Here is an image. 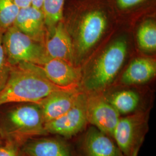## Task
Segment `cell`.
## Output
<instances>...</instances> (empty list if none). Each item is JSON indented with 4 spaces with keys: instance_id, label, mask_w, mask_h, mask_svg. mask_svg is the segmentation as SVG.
Instances as JSON below:
<instances>
[{
    "instance_id": "obj_10",
    "label": "cell",
    "mask_w": 156,
    "mask_h": 156,
    "mask_svg": "<svg viewBox=\"0 0 156 156\" xmlns=\"http://www.w3.org/2000/svg\"><path fill=\"white\" fill-rule=\"evenodd\" d=\"M107 26L105 16L101 12L95 11L83 17L79 31L78 49L83 54L91 49L100 40Z\"/></svg>"
},
{
    "instance_id": "obj_14",
    "label": "cell",
    "mask_w": 156,
    "mask_h": 156,
    "mask_svg": "<svg viewBox=\"0 0 156 156\" xmlns=\"http://www.w3.org/2000/svg\"><path fill=\"white\" fill-rule=\"evenodd\" d=\"M45 49L49 58L71 62L73 48L71 39L62 22L58 23L49 31L46 39Z\"/></svg>"
},
{
    "instance_id": "obj_16",
    "label": "cell",
    "mask_w": 156,
    "mask_h": 156,
    "mask_svg": "<svg viewBox=\"0 0 156 156\" xmlns=\"http://www.w3.org/2000/svg\"><path fill=\"white\" fill-rule=\"evenodd\" d=\"M106 98L120 115H128L136 111L140 103V95L131 90L116 91Z\"/></svg>"
},
{
    "instance_id": "obj_1",
    "label": "cell",
    "mask_w": 156,
    "mask_h": 156,
    "mask_svg": "<svg viewBox=\"0 0 156 156\" xmlns=\"http://www.w3.org/2000/svg\"><path fill=\"white\" fill-rule=\"evenodd\" d=\"M67 89H74L62 87L53 83L46 78L41 66L19 63L11 67L9 78L0 91V106L17 103L39 104L51 93Z\"/></svg>"
},
{
    "instance_id": "obj_15",
    "label": "cell",
    "mask_w": 156,
    "mask_h": 156,
    "mask_svg": "<svg viewBox=\"0 0 156 156\" xmlns=\"http://www.w3.org/2000/svg\"><path fill=\"white\" fill-rule=\"evenodd\" d=\"M156 73L154 60L146 58H136L123 73L122 82L128 85L145 83L153 78Z\"/></svg>"
},
{
    "instance_id": "obj_25",
    "label": "cell",
    "mask_w": 156,
    "mask_h": 156,
    "mask_svg": "<svg viewBox=\"0 0 156 156\" xmlns=\"http://www.w3.org/2000/svg\"><path fill=\"white\" fill-rule=\"evenodd\" d=\"M3 143H4V142H3V140H2L1 136V135H0V146L2 145V144H3Z\"/></svg>"
},
{
    "instance_id": "obj_4",
    "label": "cell",
    "mask_w": 156,
    "mask_h": 156,
    "mask_svg": "<svg viewBox=\"0 0 156 156\" xmlns=\"http://www.w3.org/2000/svg\"><path fill=\"white\" fill-rule=\"evenodd\" d=\"M126 40L120 39L110 45L95 64L85 87L91 92H98L111 83L123 65L127 54Z\"/></svg>"
},
{
    "instance_id": "obj_9",
    "label": "cell",
    "mask_w": 156,
    "mask_h": 156,
    "mask_svg": "<svg viewBox=\"0 0 156 156\" xmlns=\"http://www.w3.org/2000/svg\"><path fill=\"white\" fill-rule=\"evenodd\" d=\"M26 156H76L67 140L46 135L28 140L22 146Z\"/></svg>"
},
{
    "instance_id": "obj_2",
    "label": "cell",
    "mask_w": 156,
    "mask_h": 156,
    "mask_svg": "<svg viewBox=\"0 0 156 156\" xmlns=\"http://www.w3.org/2000/svg\"><path fill=\"white\" fill-rule=\"evenodd\" d=\"M0 116V135L3 142L23 146L28 140L46 135L41 108L34 103H17Z\"/></svg>"
},
{
    "instance_id": "obj_22",
    "label": "cell",
    "mask_w": 156,
    "mask_h": 156,
    "mask_svg": "<svg viewBox=\"0 0 156 156\" xmlns=\"http://www.w3.org/2000/svg\"><path fill=\"white\" fill-rule=\"evenodd\" d=\"M144 0H117V5L121 9H128L138 5Z\"/></svg>"
},
{
    "instance_id": "obj_23",
    "label": "cell",
    "mask_w": 156,
    "mask_h": 156,
    "mask_svg": "<svg viewBox=\"0 0 156 156\" xmlns=\"http://www.w3.org/2000/svg\"><path fill=\"white\" fill-rule=\"evenodd\" d=\"M33 0H15L17 5L20 9L32 5Z\"/></svg>"
},
{
    "instance_id": "obj_12",
    "label": "cell",
    "mask_w": 156,
    "mask_h": 156,
    "mask_svg": "<svg viewBox=\"0 0 156 156\" xmlns=\"http://www.w3.org/2000/svg\"><path fill=\"white\" fill-rule=\"evenodd\" d=\"M13 26L32 39L44 44L46 27L42 9L32 5L20 8Z\"/></svg>"
},
{
    "instance_id": "obj_26",
    "label": "cell",
    "mask_w": 156,
    "mask_h": 156,
    "mask_svg": "<svg viewBox=\"0 0 156 156\" xmlns=\"http://www.w3.org/2000/svg\"><path fill=\"white\" fill-rule=\"evenodd\" d=\"M75 154H76V156H80L79 154H78L77 152H76V153H75Z\"/></svg>"
},
{
    "instance_id": "obj_7",
    "label": "cell",
    "mask_w": 156,
    "mask_h": 156,
    "mask_svg": "<svg viewBox=\"0 0 156 156\" xmlns=\"http://www.w3.org/2000/svg\"><path fill=\"white\" fill-rule=\"evenodd\" d=\"M86 112L89 124L112 138L120 115L106 97L98 94H86Z\"/></svg>"
},
{
    "instance_id": "obj_18",
    "label": "cell",
    "mask_w": 156,
    "mask_h": 156,
    "mask_svg": "<svg viewBox=\"0 0 156 156\" xmlns=\"http://www.w3.org/2000/svg\"><path fill=\"white\" fill-rule=\"evenodd\" d=\"M138 42L141 49L152 51L156 49V25L153 20H147L140 26L137 33Z\"/></svg>"
},
{
    "instance_id": "obj_6",
    "label": "cell",
    "mask_w": 156,
    "mask_h": 156,
    "mask_svg": "<svg viewBox=\"0 0 156 156\" xmlns=\"http://www.w3.org/2000/svg\"><path fill=\"white\" fill-rule=\"evenodd\" d=\"M86 112V94L81 92L74 105L61 116L45 124L48 135L68 140L82 134L88 127Z\"/></svg>"
},
{
    "instance_id": "obj_5",
    "label": "cell",
    "mask_w": 156,
    "mask_h": 156,
    "mask_svg": "<svg viewBox=\"0 0 156 156\" xmlns=\"http://www.w3.org/2000/svg\"><path fill=\"white\" fill-rule=\"evenodd\" d=\"M149 129L148 114L135 113L120 117L112 138L124 156H138Z\"/></svg>"
},
{
    "instance_id": "obj_13",
    "label": "cell",
    "mask_w": 156,
    "mask_h": 156,
    "mask_svg": "<svg viewBox=\"0 0 156 156\" xmlns=\"http://www.w3.org/2000/svg\"><path fill=\"white\" fill-rule=\"evenodd\" d=\"M41 67L46 78L53 83L65 88L78 87V73L69 62L49 58Z\"/></svg>"
},
{
    "instance_id": "obj_20",
    "label": "cell",
    "mask_w": 156,
    "mask_h": 156,
    "mask_svg": "<svg viewBox=\"0 0 156 156\" xmlns=\"http://www.w3.org/2000/svg\"><path fill=\"white\" fill-rule=\"evenodd\" d=\"M4 32L0 31V91L4 87L9 78L11 65L8 62L3 46Z\"/></svg>"
},
{
    "instance_id": "obj_8",
    "label": "cell",
    "mask_w": 156,
    "mask_h": 156,
    "mask_svg": "<svg viewBox=\"0 0 156 156\" xmlns=\"http://www.w3.org/2000/svg\"><path fill=\"white\" fill-rule=\"evenodd\" d=\"M78 148L80 156H124L111 137L91 125L81 134Z\"/></svg>"
},
{
    "instance_id": "obj_3",
    "label": "cell",
    "mask_w": 156,
    "mask_h": 156,
    "mask_svg": "<svg viewBox=\"0 0 156 156\" xmlns=\"http://www.w3.org/2000/svg\"><path fill=\"white\" fill-rule=\"evenodd\" d=\"M2 42L11 66L22 62L41 66L49 58L45 45L32 39L14 26L4 32Z\"/></svg>"
},
{
    "instance_id": "obj_11",
    "label": "cell",
    "mask_w": 156,
    "mask_h": 156,
    "mask_svg": "<svg viewBox=\"0 0 156 156\" xmlns=\"http://www.w3.org/2000/svg\"><path fill=\"white\" fill-rule=\"evenodd\" d=\"M81 91L77 89L55 91L42 101L39 105L45 124L60 117L73 107Z\"/></svg>"
},
{
    "instance_id": "obj_17",
    "label": "cell",
    "mask_w": 156,
    "mask_h": 156,
    "mask_svg": "<svg viewBox=\"0 0 156 156\" xmlns=\"http://www.w3.org/2000/svg\"><path fill=\"white\" fill-rule=\"evenodd\" d=\"M64 2L65 0H44L42 10L48 32L58 23L61 22Z\"/></svg>"
},
{
    "instance_id": "obj_24",
    "label": "cell",
    "mask_w": 156,
    "mask_h": 156,
    "mask_svg": "<svg viewBox=\"0 0 156 156\" xmlns=\"http://www.w3.org/2000/svg\"><path fill=\"white\" fill-rule=\"evenodd\" d=\"M44 2V0H33L32 2V6H33L34 7L36 8L42 9Z\"/></svg>"
},
{
    "instance_id": "obj_21",
    "label": "cell",
    "mask_w": 156,
    "mask_h": 156,
    "mask_svg": "<svg viewBox=\"0 0 156 156\" xmlns=\"http://www.w3.org/2000/svg\"><path fill=\"white\" fill-rule=\"evenodd\" d=\"M0 156H26L22 146L10 142H4L0 146Z\"/></svg>"
},
{
    "instance_id": "obj_19",
    "label": "cell",
    "mask_w": 156,
    "mask_h": 156,
    "mask_svg": "<svg viewBox=\"0 0 156 156\" xmlns=\"http://www.w3.org/2000/svg\"><path fill=\"white\" fill-rule=\"evenodd\" d=\"M19 11L15 0H0V31L4 33L13 26Z\"/></svg>"
}]
</instances>
